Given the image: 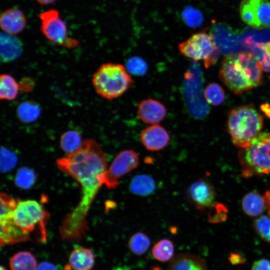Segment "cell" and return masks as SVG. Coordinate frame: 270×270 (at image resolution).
<instances>
[{"label": "cell", "instance_id": "6da1fadb", "mask_svg": "<svg viewBox=\"0 0 270 270\" xmlns=\"http://www.w3.org/2000/svg\"><path fill=\"white\" fill-rule=\"evenodd\" d=\"M56 165L63 172L73 177L80 186L82 196L76 208L64 218L60 227L64 238L80 236L87 228L86 216L99 189L107 160L100 145L94 140H84L74 153L58 159Z\"/></svg>", "mask_w": 270, "mask_h": 270}, {"label": "cell", "instance_id": "7a4b0ae2", "mask_svg": "<svg viewBox=\"0 0 270 270\" xmlns=\"http://www.w3.org/2000/svg\"><path fill=\"white\" fill-rule=\"evenodd\" d=\"M92 84L99 96L110 100L123 95L134 80L122 64L108 62L102 64L93 74Z\"/></svg>", "mask_w": 270, "mask_h": 270}, {"label": "cell", "instance_id": "3957f363", "mask_svg": "<svg viewBox=\"0 0 270 270\" xmlns=\"http://www.w3.org/2000/svg\"><path fill=\"white\" fill-rule=\"evenodd\" d=\"M228 124L233 144L242 148L248 146L260 133L263 120L252 106H244L229 112Z\"/></svg>", "mask_w": 270, "mask_h": 270}, {"label": "cell", "instance_id": "277c9868", "mask_svg": "<svg viewBox=\"0 0 270 270\" xmlns=\"http://www.w3.org/2000/svg\"><path fill=\"white\" fill-rule=\"evenodd\" d=\"M238 156L244 177L270 174V133L260 132Z\"/></svg>", "mask_w": 270, "mask_h": 270}, {"label": "cell", "instance_id": "5b68a950", "mask_svg": "<svg viewBox=\"0 0 270 270\" xmlns=\"http://www.w3.org/2000/svg\"><path fill=\"white\" fill-rule=\"evenodd\" d=\"M49 218L43 206L34 200H18L13 214L16 226L30 238V234L38 230L42 242L46 241V224Z\"/></svg>", "mask_w": 270, "mask_h": 270}, {"label": "cell", "instance_id": "8992f818", "mask_svg": "<svg viewBox=\"0 0 270 270\" xmlns=\"http://www.w3.org/2000/svg\"><path fill=\"white\" fill-rule=\"evenodd\" d=\"M182 54L194 61L203 60L206 68L213 65L221 52L210 34L202 32L195 34L178 45Z\"/></svg>", "mask_w": 270, "mask_h": 270}, {"label": "cell", "instance_id": "52a82bcc", "mask_svg": "<svg viewBox=\"0 0 270 270\" xmlns=\"http://www.w3.org/2000/svg\"><path fill=\"white\" fill-rule=\"evenodd\" d=\"M39 18L42 22L40 30L49 41L68 49L78 46V40L69 36L66 25L56 10L52 8L42 12L39 14Z\"/></svg>", "mask_w": 270, "mask_h": 270}, {"label": "cell", "instance_id": "ba28073f", "mask_svg": "<svg viewBox=\"0 0 270 270\" xmlns=\"http://www.w3.org/2000/svg\"><path fill=\"white\" fill-rule=\"evenodd\" d=\"M221 80L237 94L254 88L245 72L238 62L236 54L226 56L220 72Z\"/></svg>", "mask_w": 270, "mask_h": 270}, {"label": "cell", "instance_id": "9c48e42d", "mask_svg": "<svg viewBox=\"0 0 270 270\" xmlns=\"http://www.w3.org/2000/svg\"><path fill=\"white\" fill-rule=\"evenodd\" d=\"M138 164V156L134 151L131 150L122 151L103 174L102 184L108 189L116 188L118 180L136 168Z\"/></svg>", "mask_w": 270, "mask_h": 270}, {"label": "cell", "instance_id": "30bf717a", "mask_svg": "<svg viewBox=\"0 0 270 270\" xmlns=\"http://www.w3.org/2000/svg\"><path fill=\"white\" fill-rule=\"evenodd\" d=\"M242 20L256 28H270V1L243 0L240 6Z\"/></svg>", "mask_w": 270, "mask_h": 270}, {"label": "cell", "instance_id": "8fae6325", "mask_svg": "<svg viewBox=\"0 0 270 270\" xmlns=\"http://www.w3.org/2000/svg\"><path fill=\"white\" fill-rule=\"evenodd\" d=\"M210 34L221 53L227 56L234 55L242 50L248 48L244 42H240L237 34L227 26H214Z\"/></svg>", "mask_w": 270, "mask_h": 270}, {"label": "cell", "instance_id": "7c38bea8", "mask_svg": "<svg viewBox=\"0 0 270 270\" xmlns=\"http://www.w3.org/2000/svg\"><path fill=\"white\" fill-rule=\"evenodd\" d=\"M187 194L190 202L198 210L212 206L216 198L214 187L210 182L204 180L192 184L188 189Z\"/></svg>", "mask_w": 270, "mask_h": 270}, {"label": "cell", "instance_id": "4fadbf2b", "mask_svg": "<svg viewBox=\"0 0 270 270\" xmlns=\"http://www.w3.org/2000/svg\"><path fill=\"white\" fill-rule=\"evenodd\" d=\"M136 113L143 122L152 125L158 124L165 118L167 109L160 102L149 98L140 102Z\"/></svg>", "mask_w": 270, "mask_h": 270}, {"label": "cell", "instance_id": "5bb4252c", "mask_svg": "<svg viewBox=\"0 0 270 270\" xmlns=\"http://www.w3.org/2000/svg\"><path fill=\"white\" fill-rule=\"evenodd\" d=\"M144 146L150 151H158L168 144L170 136L167 130L158 124L151 125L144 128L140 134Z\"/></svg>", "mask_w": 270, "mask_h": 270}, {"label": "cell", "instance_id": "9a60e30c", "mask_svg": "<svg viewBox=\"0 0 270 270\" xmlns=\"http://www.w3.org/2000/svg\"><path fill=\"white\" fill-rule=\"evenodd\" d=\"M0 246L30 240L31 238L24 234L15 224L13 216L0 218Z\"/></svg>", "mask_w": 270, "mask_h": 270}, {"label": "cell", "instance_id": "2e32d148", "mask_svg": "<svg viewBox=\"0 0 270 270\" xmlns=\"http://www.w3.org/2000/svg\"><path fill=\"white\" fill-rule=\"evenodd\" d=\"M26 18L17 8H10L4 11L0 17L2 30L6 33L14 35L21 32L25 28Z\"/></svg>", "mask_w": 270, "mask_h": 270}, {"label": "cell", "instance_id": "e0dca14e", "mask_svg": "<svg viewBox=\"0 0 270 270\" xmlns=\"http://www.w3.org/2000/svg\"><path fill=\"white\" fill-rule=\"evenodd\" d=\"M22 52L20 40L14 35L5 32L0 36V58L2 62H12L20 57Z\"/></svg>", "mask_w": 270, "mask_h": 270}, {"label": "cell", "instance_id": "ac0fdd59", "mask_svg": "<svg viewBox=\"0 0 270 270\" xmlns=\"http://www.w3.org/2000/svg\"><path fill=\"white\" fill-rule=\"evenodd\" d=\"M236 58L254 87L260 85L262 82V69L252 54L240 52L236 55Z\"/></svg>", "mask_w": 270, "mask_h": 270}, {"label": "cell", "instance_id": "d6986e66", "mask_svg": "<svg viewBox=\"0 0 270 270\" xmlns=\"http://www.w3.org/2000/svg\"><path fill=\"white\" fill-rule=\"evenodd\" d=\"M168 270H208L204 260L194 255L182 254L170 261Z\"/></svg>", "mask_w": 270, "mask_h": 270}, {"label": "cell", "instance_id": "ffe728a7", "mask_svg": "<svg viewBox=\"0 0 270 270\" xmlns=\"http://www.w3.org/2000/svg\"><path fill=\"white\" fill-rule=\"evenodd\" d=\"M68 261L73 270H90L94 264V258L90 249L78 248L71 252Z\"/></svg>", "mask_w": 270, "mask_h": 270}, {"label": "cell", "instance_id": "44dd1931", "mask_svg": "<svg viewBox=\"0 0 270 270\" xmlns=\"http://www.w3.org/2000/svg\"><path fill=\"white\" fill-rule=\"evenodd\" d=\"M246 45L262 70L270 72V42H256L248 40Z\"/></svg>", "mask_w": 270, "mask_h": 270}, {"label": "cell", "instance_id": "7402d4cb", "mask_svg": "<svg viewBox=\"0 0 270 270\" xmlns=\"http://www.w3.org/2000/svg\"><path fill=\"white\" fill-rule=\"evenodd\" d=\"M242 204L244 212L250 216H258L266 208L264 196L256 192L246 194L242 199Z\"/></svg>", "mask_w": 270, "mask_h": 270}, {"label": "cell", "instance_id": "603a6c76", "mask_svg": "<svg viewBox=\"0 0 270 270\" xmlns=\"http://www.w3.org/2000/svg\"><path fill=\"white\" fill-rule=\"evenodd\" d=\"M41 114L40 105L33 100H27L20 102L16 108V116L24 123H30L37 120Z\"/></svg>", "mask_w": 270, "mask_h": 270}, {"label": "cell", "instance_id": "cb8c5ba5", "mask_svg": "<svg viewBox=\"0 0 270 270\" xmlns=\"http://www.w3.org/2000/svg\"><path fill=\"white\" fill-rule=\"evenodd\" d=\"M10 267V270H36L37 261L31 252L20 251L11 258Z\"/></svg>", "mask_w": 270, "mask_h": 270}, {"label": "cell", "instance_id": "d4e9b609", "mask_svg": "<svg viewBox=\"0 0 270 270\" xmlns=\"http://www.w3.org/2000/svg\"><path fill=\"white\" fill-rule=\"evenodd\" d=\"M156 182L150 176L144 174L135 176L130 183V188L134 194L140 196H148L154 192Z\"/></svg>", "mask_w": 270, "mask_h": 270}, {"label": "cell", "instance_id": "484cf974", "mask_svg": "<svg viewBox=\"0 0 270 270\" xmlns=\"http://www.w3.org/2000/svg\"><path fill=\"white\" fill-rule=\"evenodd\" d=\"M19 85L15 78L9 74H2L0 76V98L13 100L18 94Z\"/></svg>", "mask_w": 270, "mask_h": 270}, {"label": "cell", "instance_id": "4316f807", "mask_svg": "<svg viewBox=\"0 0 270 270\" xmlns=\"http://www.w3.org/2000/svg\"><path fill=\"white\" fill-rule=\"evenodd\" d=\"M82 142L80 134L74 130L64 132L60 140V147L67 154L78 151L81 148Z\"/></svg>", "mask_w": 270, "mask_h": 270}, {"label": "cell", "instance_id": "83f0119b", "mask_svg": "<svg viewBox=\"0 0 270 270\" xmlns=\"http://www.w3.org/2000/svg\"><path fill=\"white\" fill-rule=\"evenodd\" d=\"M174 250V246L171 240L162 239L154 244L152 253L153 256L158 261L166 262L172 258Z\"/></svg>", "mask_w": 270, "mask_h": 270}, {"label": "cell", "instance_id": "f1b7e54d", "mask_svg": "<svg viewBox=\"0 0 270 270\" xmlns=\"http://www.w3.org/2000/svg\"><path fill=\"white\" fill-rule=\"evenodd\" d=\"M150 244V240L146 234L138 232L130 236L128 242V247L133 254L141 256L146 252Z\"/></svg>", "mask_w": 270, "mask_h": 270}, {"label": "cell", "instance_id": "f546056e", "mask_svg": "<svg viewBox=\"0 0 270 270\" xmlns=\"http://www.w3.org/2000/svg\"><path fill=\"white\" fill-rule=\"evenodd\" d=\"M204 95L206 101L212 106H218L224 102L225 94L222 88L217 84H209L204 92Z\"/></svg>", "mask_w": 270, "mask_h": 270}, {"label": "cell", "instance_id": "4dcf8cb0", "mask_svg": "<svg viewBox=\"0 0 270 270\" xmlns=\"http://www.w3.org/2000/svg\"><path fill=\"white\" fill-rule=\"evenodd\" d=\"M15 180L18 186L28 189L34 184L36 181V176L32 170L26 167H22L18 171Z\"/></svg>", "mask_w": 270, "mask_h": 270}, {"label": "cell", "instance_id": "1f68e13d", "mask_svg": "<svg viewBox=\"0 0 270 270\" xmlns=\"http://www.w3.org/2000/svg\"><path fill=\"white\" fill-rule=\"evenodd\" d=\"M0 218L12 217L18 201L4 192L0 194Z\"/></svg>", "mask_w": 270, "mask_h": 270}, {"label": "cell", "instance_id": "d6a6232c", "mask_svg": "<svg viewBox=\"0 0 270 270\" xmlns=\"http://www.w3.org/2000/svg\"><path fill=\"white\" fill-rule=\"evenodd\" d=\"M254 226L260 238L270 244V216H260L254 220Z\"/></svg>", "mask_w": 270, "mask_h": 270}, {"label": "cell", "instance_id": "836d02e7", "mask_svg": "<svg viewBox=\"0 0 270 270\" xmlns=\"http://www.w3.org/2000/svg\"><path fill=\"white\" fill-rule=\"evenodd\" d=\"M126 68L129 73L133 75H144L148 70L146 62L142 58L134 56L130 58L126 63Z\"/></svg>", "mask_w": 270, "mask_h": 270}, {"label": "cell", "instance_id": "e575fe53", "mask_svg": "<svg viewBox=\"0 0 270 270\" xmlns=\"http://www.w3.org/2000/svg\"><path fill=\"white\" fill-rule=\"evenodd\" d=\"M18 158L12 152L4 148L0 149V170L2 172H8L16 165Z\"/></svg>", "mask_w": 270, "mask_h": 270}, {"label": "cell", "instance_id": "d590c367", "mask_svg": "<svg viewBox=\"0 0 270 270\" xmlns=\"http://www.w3.org/2000/svg\"><path fill=\"white\" fill-rule=\"evenodd\" d=\"M186 18L188 25L192 26H198L202 22V14L196 10H190L186 14Z\"/></svg>", "mask_w": 270, "mask_h": 270}, {"label": "cell", "instance_id": "8d00e7d4", "mask_svg": "<svg viewBox=\"0 0 270 270\" xmlns=\"http://www.w3.org/2000/svg\"><path fill=\"white\" fill-rule=\"evenodd\" d=\"M251 270H270V261L265 258L258 260L254 262Z\"/></svg>", "mask_w": 270, "mask_h": 270}, {"label": "cell", "instance_id": "74e56055", "mask_svg": "<svg viewBox=\"0 0 270 270\" xmlns=\"http://www.w3.org/2000/svg\"><path fill=\"white\" fill-rule=\"evenodd\" d=\"M230 262L234 265L244 264L245 262V259L240 254L237 253H232L229 258Z\"/></svg>", "mask_w": 270, "mask_h": 270}, {"label": "cell", "instance_id": "f35d334b", "mask_svg": "<svg viewBox=\"0 0 270 270\" xmlns=\"http://www.w3.org/2000/svg\"><path fill=\"white\" fill-rule=\"evenodd\" d=\"M36 270H58L53 264L48 262H42L37 267Z\"/></svg>", "mask_w": 270, "mask_h": 270}, {"label": "cell", "instance_id": "ab89813d", "mask_svg": "<svg viewBox=\"0 0 270 270\" xmlns=\"http://www.w3.org/2000/svg\"><path fill=\"white\" fill-rule=\"evenodd\" d=\"M264 198L266 204V208L270 216V190H268L266 192Z\"/></svg>", "mask_w": 270, "mask_h": 270}, {"label": "cell", "instance_id": "60d3db41", "mask_svg": "<svg viewBox=\"0 0 270 270\" xmlns=\"http://www.w3.org/2000/svg\"><path fill=\"white\" fill-rule=\"evenodd\" d=\"M38 4L42 5L51 4L57 0H36Z\"/></svg>", "mask_w": 270, "mask_h": 270}, {"label": "cell", "instance_id": "b9f144b4", "mask_svg": "<svg viewBox=\"0 0 270 270\" xmlns=\"http://www.w3.org/2000/svg\"><path fill=\"white\" fill-rule=\"evenodd\" d=\"M0 270H6V269L2 266H0Z\"/></svg>", "mask_w": 270, "mask_h": 270}]
</instances>
